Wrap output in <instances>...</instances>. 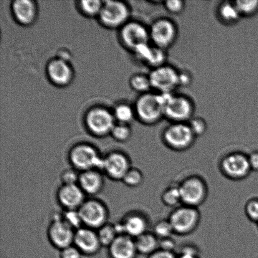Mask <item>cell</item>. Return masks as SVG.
Instances as JSON below:
<instances>
[{
    "mask_svg": "<svg viewBox=\"0 0 258 258\" xmlns=\"http://www.w3.org/2000/svg\"><path fill=\"white\" fill-rule=\"evenodd\" d=\"M83 254L74 244L60 250V258H82Z\"/></svg>",
    "mask_w": 258,
    "mask_h": 258,
    "instance_id": "cell-42",
    "label": "cell"
},
{
    "mask_svg": "<svg viewBox=\"0 0 258 258\" xmlns=\"http://www.w3.org/2000/svg\"><path fill=\"white\" fill-rule=\"evenodd\" d=\"M149 30L152 45L161 49L168 50L178 40V25L170 18L162 17L154 20Z\"/></svg>",
    "mask_w": 258,
    "mask_h": 258,
    "instance_id": "cell-5",
    "label": "cell"
},
{
    "mask_svg": "<svg viewBox=\"0 0 258 258\" xmlns=\"http://www.w3.org/2000/svg\"><path fill=\"white\" fill-rule=\"evenodd\" d=\"M121 38L123 44L133 52L141 45L151 42L149 27L143 23L136 21L127 22L123 25Z\"/></svg>",
    "mask_w": 258,
    "mask_h": 258,
    "instance_id": "cell-14",
    "label": "cell"
},
{
    "mask_svg": "<svg viewBox=\"0 0 258 258\" xmlns=\"http://www.w3.org/2000/svg\"><path fill=\"white\" fill-rule=\"evenodd\" d=\"M188 124L197 138L205 135L208 130V124L206 120L199 116H194L189 121Z\"/></svg>",
    "mask_w": 258,
    "mask_h": 258,
    "instance_id": "cell-33",
    "label": "cell"
},
{
    "mask_svg": "<svg viewBox=\"0 0 258 258\" xmlns=\"http://www.w3.org/2000/svg\"><path fill=\"white\" fill-rule=\"evenodd\" d=\"M132 166L130 157L122 151L113 150L108 152L103 157L102 171L110 180L122 181Z\"/></svg>",
    "mask_w": 258,
    "mask_h": 258,
    "instance_id": "cell-12",
    "label": "cell"
},
{
    "mask_svg": "<svg viewBox=\"0 0 258 258\" xmlns=\"http://www.w3.org/2000/svg\"><path fill=\"white\" fill-rule=\"evenodd\" d=\"M47 73L50 80L58 85L68 84L73 77V72L70 65L60 59L50 62L47 67Z\"/></svg>",
    "mask_w": 258,
    "mask_h": 258,
    "instance_id": "cell-21",
    "label": "cell"
},
{
    "mask_svg": "<svg viewBox=\"0 0 258 258\" xmlns=\"http://www.w3.org/2000/svg\"><path fill=\"white\" fill-rule=\"evenodd\" d=\"M75 231L63 221L62 212H55L47 227L48 241L52 247L60 251L73 244Z\"/></svg>",
    "mask_w": 258,
    "mask_h": 258,
    "instance_id": "cell-11",
    "label": "cell"
},
{
    "mask_svg": "<svg viewBox=\"0 0 258 258\" xmlns=\"http://www.w3.org/2000/svg\"><path fill=\"white\" fill-rule=\"evenodd\" d=\"M163 7L169 14L179 15L186 9V2L183 0H166L163 2Z\"/></svg>",
    "mask_w": 258,
    "mask_h": 258,
    "instance_id": "cell-36",
    "label": "cell"
},
{
    "mask_svg": "<svg viewBox=\"0 0 258 258\" xmlns=\"http://www.w3.org/2000/svg\"><path fill=\"white\" fill-rule=\"evenodd\" d=\"M168 50L161 49V48L152 45V49L150 56L146 66L151 68V70L160 67L161 66L168 64Z\"/></svg>",
    "mask_w": 258,
    "mask_h": 258,
    "instance_id": "cell-27",
    "label": "cell"
},
{
    "mask_svg": "<svg viewBox=\"0 0 258 258\" xmlns=\"http://www.w3.org/2000/svg\"><path fill=\"white\" fill-rule=\"evenodd\" d=\"M98 238H99L102 247H109L115 239L119 236L116 229L114 224L110 222L97 230Z\"/></svg>",
    "mask_w": 258,
    "mask_h": 258,
    "instance_id": "cell-26",
    "label": "cell"
},
{
    "mask_svg": "<svg viewBox=\"0 0 258 258\" xmlns=\"http://www.w3.org/2000/svg\"><path fill=\"white\" fill-rule=\"evenodd\" d=\"M114 116L116 119L123 124H128L136 117L134 107L127 104L117 106L115 108Z\"/></svg>",
    "mask_w": 258,
    "mask_h": 258,
    "instance_id": "cell-32",
    "label": "cell"
},
{
    "mask_svg": "<svg viewBox=\"0 0 258 258\" xmlns=\"http://www.w3.org/2000/svg\"><path fill=\"white\" fill-rule=\"evenodd\" d=\"M234 3L242 18L253 17L258 12V0H236Z\"/></svg>",
    "mask_w": 258,
    "mask_h": 258,
    "instance_id": "cell-30",
    "label": "cell"
},
{
    "mask_svg": "<svg viewBox=\"0 0 258 258\" xmlns=\"http://www.w3.org/2000/svg\"><path fill=\"white\" fill-rule=\"evenodd\" d=\"M178 186L182 205L199 208L206 201L209 188L206 180L202 177L189 176L183 179Z\"/></svg>",
    "mask_w": 258,
    "mask_h": 258,
    "instance_id": "cell-7",
    "label": "cell"
},
{
    "mask_svg": "<svg viewBox=\"0 0 258 258\" xmlns=\"http://www.w3.org/2000/svg\"><path fill=\"white\" fill-rule=\"evenodd\" d=\"M248 159L252 171H258V151L248 154Z\"/></svg>",
    "mask_w": 258,
    "mask_h": 258,
    "instance_id": "cell-45",
    "label": "cell"
},
{
    "mask_svg": "<svg viewBox=\"0 0 258 258\" xmlns=\"http://www.w3.org/2000/svg\"><path fill=\"white\" fill-rule=\"evenodd\" d=\"M168 219L174 234L188 236L198 228L201 221V214L199 208L181 205L173 209Z\"/></svg>",
    "mask_w": 258,
    "mask_h": 258,
    "instance_id": "cell-6",
    "label": "cell"
},
{
    "mask_svg": "<svg viewBox=\"0 0 258 258\" xmlns=\"http://www.w3.org/2000/svg\"><path fill=\"white\" fill-rule=\"evenodd\" d=\"M113 115L104 108H95L87 113L86 123L91 133L98 138L111 134L114 127Z\"/></svg>",
    "mask_w": 258,
    "mask_h": 258,
    "instance_id": "cell-13",
    "label": "cell"
},
{
    "mask_svg": "<svg viewBox=\"0 0 258 258\" xmlns=\"http://www.w3.org/2000/svg\"><path fill=\"white\" fill-rule=\"evenodd\" d=\"M147 258H177V254L175 253V252L158 249L153 254L149 255Z\"/></svg>",
    "mask_w": 258,
    "mask_h": 258,
    "instance_id": "cell-44",
    "label": "cell"
},
{
    "mask_svg": "<svg viewBox=\"0 0 258 258\" xmlns=\"http://www.w3.org/2000/svg\"><path fill=\"white\" fill-rule=\"evenodd\" d=\"M108 254L110 258H136L135 240L127 235H119L108 247Z\"/></svg>",
    "mask_w": 258,
    "mask_h": 258,
    "instance_id": "cell-20",
    "label": "cell"
},
{
    "mask_svg": "<svg viewBox=\"0 0 258 258\" xmlns=\"http://www.w3.org/2000/svg\"><path fill=\"white\" fill-rule=\"evenodd\" d=\"M194 76L191 72L187 70H179L178 83L179 88L190 87L193 83Z\"/></svg>",
    "mask_w": 258,
    "mask_h": 258,
    "instance_id": "cell-40",
    "label": "cell"
},
{
    "mask_svg": "<svg viewBox=\"0 0 258 258\" xmlns=\"http://www.w3.org/2000/svg\"><path fill=\"white\" fill-rule=\"evenodd\" d=\"M73 244L86 256H94L103 247L97 231L85 226L75 231Z\"/></svg>",
    "mask_w": 258,
    "mask_h": 258,
    "instance_id": "cell-17",
    "label": "cell"
},
{
    "mask_svg": "<svg viewBox=\"0 0 258 258\" xmlns=\"http://www.w3.org/2000/svg\"><path fill=\"white\" fill-rule=\"evenodd\" d=\"M161 201L168 207L175 209L181 206V197L178 185H171L164 189L161 196Z\"/></svg>",
    "mask_w": 258,
    "mask_h": 258,
    "instance_id": "cell-25",
    "label": "cell"
},
{
    "mask_svg": "<svg viewBox=\"0 0 258 258\" xmlns=\"http://www.w3.org/2000/svg\"><path fill=\"white\" fill-rule=\"evenodd\" d=\"M161 139L167 148L176 152L188 150L197 138L188 123H169L162 132Z\"/></svg>",
    "mask_w": 258,
    "mask_h": 258,
    "instance_id": "cell-4",
    "label": "cell"
},
{
    "mask_svg": "<svg viewBox=\"0 0 258 258\" xmlns=\"http://www.w3.org/2000/svg\"><path fill=\"white\" fill-rule=\"evenodd\" d=\"M176 242L172 237L159 240V249L175 252Z\"/></svg>",
    "mask_w": 258,
    "mask_h": 258,
    "instance_id": "cell-43",
    "label": "cell"
},
{
    "mask_svg": "<svg viewBox=\"0 0 258 258\" xmlns=\"http://www.w3.org/2000/svg\"><path fill=\"white\" fill-rule=\"evenodd\" d=\"M110 134L115 141L120 142V143H125L131 139L132 130L128 124L119 123V124L114 126Z\"/></svg>",
    "mask_w": 258,
    "mask_h": 258,
    "instance_id": "cell-35",
    "label": "cell"
},
{
    "mask_svg": "<svg viewBox=\"0 0 258 258\" xmlns=\"http://www.w3.org/2000/svg\"><path fill=\"white\" fill-rule=\"evenodd\" d=\"M62 219L75 231H77L83 226L82 218H81L78 210L63 211Z\"/></svg>",
    "mask_w": 258,
    "mask_h": 258,
    "instance_id": "cell-34",
    "label": "cell"
},
{
    "mask_svg": "<svg viewBox=\"0 0 258 258\" xmlns=\"http://www.w3.org/2000/svg\"><path fill=\"white\" fill-rule=\"evenodd\" d=\"M103 157L95 146L90 143L75 144L68 154V160L71 167L81 172L97 169L102 171Z\"/></svg>",
    "mask_w": 258,
    "mask_h": 258,
    "instance_id": "cell-2",
    "label": "cell"
},
{
    "mask_svg": "<svg viewBox=\"0 0 258 258\" xmlns=\"http://www.w3.org/2000/svg\"><path fill=\"white\" fill-rule=\"evenodd\" d=\"M177 258H201V256L196 246L186 245L182 247L180 252L177 254Z\"/></svg>",
    "mask_w": 258,
    "mask_h": 258,
    "instance_id": "cell-41",
    "label": "cell"
},
{
    "mask_svg": "<svg viewBox=\"0 0 258 258\" xmlns=\"http://www.w3.org/2000/svg\"><path fill=\"white\" fill-rule=\"evenodd\" d=\"M144 181V175L143 171L139 168L132 167L121 182L128 188H136L141 186Z\"/></svg>",
    "mask_w": 258,
    "mask_h": 258,
    "instance_id": "cell-29",
    "label": "cell"
},
{
    "mask_svg": "<svg viewBox=\"0 0 258 258\" xmlns=\"http://www.w3.org/2000/svg\"><path fill=\"white\" fill-rule=\"evenodd\" d=\"M13 12L18 21L22 24H31L36 16V7L30 0H17L12 5Z\"/></svg>",
    "mask_w": 258,
    "mask_h": 258,
    "instance_id": "cell-23",
    "label": "cell"
},
{
    "mask_svg": "<svg viewBox=\"0 0 258 258\" xmlns=\"http://www.w3.org/2000/svg\"><path fill=\"white\" fill-rule=\"evenodd\" d=\"M78 184H61L55 193L58 204L63 211L79 210L87 199Z\"/></svg>",
    "mask_w": 258,
    "mask_h": 258,
    "instance_id": "cell-15",
    "label": "cell"
},
{
    "mask_svg": "<svg viewBox=\"0 0 258 258\" xmlns=\"http://www.w3.org/2000/svg\"><path fill=\"white\" fill-rule=\"evenodd\" d=\"M219 168L225 177L233 181L247 178L252 171L248 155L239 151L232 152L225 155L220 161Z\"/></svg>",
    "mask_w": 258,
    "mask_h": 258,
    "instance_id": "cell-9",
    "label": "cell"
},
{
    "mask_svg": "<svg viewBox=\"0 0 258 258\" xmlns=\"http://www.w3.org/2000/svg\"><path fill=\"white\" fill-rule=\"evenodd\" d=\"M136 116L143 124L154 125L164 119L163 95L151 91L139 96L135 106Z\"/></svg>",
    "mask_w": 258,
    "mask_h": 258,
    "instance_id": "cell-3",
    "label": "cell"
},
{
    "mask_svg": "<svg viewBox=\"0 0 258 258\" xmlns=\"http://www.w3.org/2000/svg\"><path fill=\"white\" fill-rule=\"evenodd\" d=\"M129 14L128 8L123 3L107 1L103 4L99 17L106 26L117 27L127 24Z\"/></svg>",
    "mask_w": 258,
    "mask_h": 258,
    "instance_id": "cell-16",
    "label": "cell"
},
{
    "mask_svg": "<svg viewBox=\"0 0 258 258\" xmlns=\"http://www.w3.org/2000/svg\"><path fill=\"white\" fill-rule=\"evenodd\" d=\"M162 95L164 117L169 123H188L194 117L196 103L189 96L175 92Z\"/></svg>",
    "mask_w": 258,
    "mask_h": 258,
    "instance_id": "cell-1",
    "label": "cell"
},
{
    "mask_svg": "<svg viewBox=\"0 0 258 258\" xmlns=\"http://www.w3.org/2000/svg\"><path fill=\"white\" fill-rule=\"evenodd\" d=\"M80 172L71 167L64 169L60 174L61 184H77L80 178Z\"/></svg>",
    "mask_w": 258,
    "mask_h": 258,
    "instance_id": "cell-37",
    "label": "cell"
},
{
    "mask_svg": "<svg viewBox=\"0 0 258 258\" xmlns=\"http://www.w3.org/2000/svg\"><path fill=\"white\" fill-rule=\"evenodd\" d=\"M159 240L172 237L174 233L173 227L168 219H161L156 222L151 231Z\"/></svg>",
    "mask_w": 258,
    "mask_h": 258,
    "instance_id": "cell-31",
    "label": "cell"
},
{
    "mask_svg": "<svg viewBox=\"0 0 258 258\" xmlns=\"http://www.w3.org/2000/svg\"><path fill=\"white\" fill-rule=\"evenodd\" d=\"M244 212L250 221L258 224V199H251L247 201Z\"/></svg>",
    "mask_w": 258,
    "mask_h": 258,
    "instance_id": "cell-39",
    "label": "cell"
},
{
    "mask_svg": "<svg viewBox=\"0 0 258 258\" xmlns=\"http://www.w3.org/2000/svg\"><path fill=\"white\" fill-rule=\"evenodd\" d=\"M83 226L98 230L108 223L110 212L107 204L102 200L90 197L87 198L79 210Z\"/></svg>",
    "mask_w": 258,
    "mask_h": 258,
    "instance_id": "cell-8",
    "label": "cell"
},
{
    "mask_svg": "<svg viewBox=\"0 0 258 258\" xmlns=\"http://www.w3.org/2000/svg\"><path fill=\"white\" fill-rule=\"evenodd\" d=\"M81 8L85 14L93 16V15H99L101 10L103 7V3L97 0H93V1H82L81 2Z\"/></svg>",
    "mask_w": 258,
    "mask_h": 258,
    "instance_id": "cell-38",
    "label": "cell"
},
{
    "mask_svg": "<svg viewBox=\"0 0 258 258\" xmlns=\"http://www.w3.org/2000/svg\"><path fill=\"white\" fill-rule=\"evenodd\" d=\"M105 176L103 172L97 169L81 172L78 184L86 196L95 197L104 189Z\"/></svg>",
    "mask_w": 258,
    "mask_h": 258,
    "instance_id": "cell-19",
    "label": "cell"
},
{
    "mask_svg": "<svg viewBox=\"0 0 258 258\" xmlns=\"http://www.w3.org/2000/svg\"><path fill=\"white\" fill-rule=\"evenodd\" d=\"M123 234L134 239L149 231V221L143 212L131 211L124 215L119 221Z\"/></svg>",
    "mask_w": 258,
    "mask_h": 258,
    "instance_id": "cell-18",
    "label": "cell"
},
{
    "mask_svg": "<svg viewBox=\"0 0 258 258\" xmlns=\"http://www.w3.org/2000/svg\"><path fill=\"white\" fill-rule=\"evenodd\" d=\"M131 88L141 95L151 92L152 87L149 75L137 74L130 80Z\"/></svg>",
    "mask_w": 258,
    "mask_h": 258,
    "instance_id": "cell-28",
    "label": "cell"
},
{
    "mask_svg": "<svg viewBox=\"0 0 258 258\" xmlns=\"http://www.w3.org/2000/svg\"><path fill=\"white\" fill-rule=\"evenodd\" d=\"M216 12L217 19L226 26H233L242 19L234 1L221 2L217 5Z\"/></svg>",
    "mask_w": 258,
    "mask_h": 258,
    "instance_id": "cell-22",
    "label": "cell"
},
{
    "mask_svg": "<svg viewBox=\"0 0 258 258\" xmlns=\"http://www.w3.org/2000/svg\"><path fill=\"white\" fill-rule=\"evenodd\" d=\"M178 74L179 70L169 64L151 70L149 77L152 90L160 94L175 92L179 88Z\"/></svg>",
    "mask_w": 258,
    "mask_h": 258,
    "instance_id": "cell-10",
    "label": "cell"
},
{
    "mask_svg": "<svg viewBox=\"0 0 258 258\" xmlns=\"http://www.w3.org/2000/svg\"><path fill=\"white\" fill-rule=\"evenodd\" d=\"M134 240L138 254L148 256L159 249V239L152 232L148 231Z\"/></svg>",
    "mask_w": 258,
    "mask_h": 258,
    "instance_id": "cell-24",
    "label": "cell"
}]
</instances>
